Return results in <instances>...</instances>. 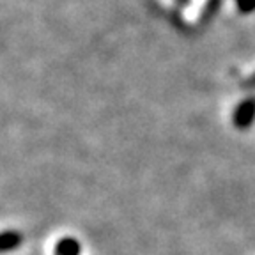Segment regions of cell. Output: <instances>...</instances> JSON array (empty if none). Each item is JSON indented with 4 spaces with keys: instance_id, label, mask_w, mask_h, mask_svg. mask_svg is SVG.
<instances>
[{
    "instance_id": "1",
    "label": "cell",
    "mask_w": 255,
    "mask_h": 255,
    "mask_svg": "<svg viewBox=\"0 0 255 255\" xmlns=\"http://www.w3.org/2000/svg\"><path fill=\"white\" fill-rule=\"evenodd\" d=\"M255 123V96H250L247 100L239 101L232 112V124L239 131L250 129Z\"/></svg>"
},
{
    "instance_id": "4",
    "label": "cell",
    "mask_w": 255,
    "mask_h": 255,
    "mask_svg": "<svg viewBox=\"0 0 255 255\" xmlns=\"http://www.w3.org/2000/svg\"><path fill=\"white\" fill-rule=\"evenodd\" d=\"M236 7L243 14H250L255 11V0H236Z\"/></svg>"
},
{
    "instance_id": "5",
    "label": "cell",
    "mask_w": 255,
    "mask_h": 255,
    "mask_svg": "<svg viewBox=\"0 0 255 255\" xmlns=\"http://www.w3.org/2000/svg\"><path fill=\"white\" fill-rule=\"evenodd\" d=\"M245 89H255V71L252 73L250 76H248L247 80H245V85H243Z\"/></svg>"
},
{
    "instance_id": "2",
    "label": "cell",
    "mask_w": 255,
    "mask_h": 255,
    "mask_svg": "<svg viewBox=\"0 0 255 255\" xmlns=\"http://www.w3.org/2000/svg\"><path fill=\"white\" fill-rule=\"evenodd\" d=\"M23 238L16 231H4L0 232V254H7L20 247Z\"/></svg>"
},
{
    "instance_id": "3",
    "label": "cell",
    "mask_w": 255,
    "mask_h": 255,
    "mask_svg": "<svg viewBox=\"0 0 255 255\" xmlns=\"http://www.w3.org/2000/svg\"><path fill=\"white\" fill-rule=\"evenodd\" d=\"M80 250H82V247H80L78 239L71 238V236H66V238L57 241L53 254L55 255H80Z\"/></svg>"
}]
</instances>
